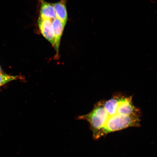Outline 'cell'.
Segmentation results:
<instances>
[{
	"mask_svg": "<svg viewBox=\"0 0 157 157\" xmlns=\"http://www.w3.org/2000/svg\"><path fill=\"white\" fill-rule=\"evenodd\" d=\"M109 117L104 108L103 101L98 102L93 109L87 114L78 117V119L84 120L90 123L94 139L98 140L102 137V133Z\"/></svg>",
	"mask_w": 157,
	"mask_h": 157,
	"instance_id": "6da1fadb",
	"label": "cell"
},
{
	"mask_svg": "<svg viewBox=\"0 0 157 157\" xmlns=\"http://www.w3.org/2000/svg\"><path fill=\"white\" fill-rule=\"evenodd\" d=\"M140 117L137 115H125L117 113L109 116L102 133V137L129 127H140Z\"/></svg>",
	"mask_w": 157,
	"mask_h": 157,
	"instance_id": "7a4b0ae2",
	"label": "cell"
},
{
	"mask_svg": "<svg viewBox=\"0 0 157 157\" xmlns=\"http://www.w3.org/2000/svg\"><path fill=\"white\" fill-rule=\"evenodd\" d=\"M38 24L41 34L54 47L55 40L52 21L39 17Z\"/></svg>",
	"mask_w": 157,
	"mask_h": 157,
	"instance_id": "3957f363",
	"label": "cell"
},
{
	"mask_svg": "<svg viewBox=\"0 0 157 157\" xmlns=\"http://www.w3.org/2000/svg\"><path fill=\"white\" fill-rule=\"evenodd\" d=\"M55 45L54 48L56 51V54L59 52L60 42L65 24L57 18L52 21Z\"/></svg>",
	"mask_w": 157,
	"mask_h": 157,
	"instance_id": "277c9868",
	"label": "cell"
},
{
	"mask_svg": "<svg viewBox=\"0 0 157 157\" xmlns=\"http://www.w3.org/2000/svg\"><path fill=\"white\" fill-rule=\"evenodd\" d=\"M40 1L41 7L39 17L52 21L56 18L53 4L47 2L44 0H40Z\"/></svg>",
	"mask_w": 157,
	"mask_h": 157,
	"instance_id": "5b68a950",
	"label": "cell"
},
{
	"mask_svg": "<svg viewBox=\"0 0 157 157\" xmlns=\"http://www.w3.org/2000/svg\"><path fill=\"white\" fill-rule=\"evenodd\" d=\"M67 0H61L53 4L56 18L66 24L67 20V12L66 8Z\"/></svg>",
	"mask_w": 157,
	"mask_h": 157,
	"instance_id": "8992f818",
	"label": "cell"
},
{
	"mask_svg": "<svg viewBox=\"0 0 157 157\" xmlns=\"http://www.w3.org/2000/svg\"><path fill=\"white\" fill-rule=\"evenodd\" d=\"M20 78V77L18 76H11L0 73V87L10 82Z\"/></svg>",
	"mask_w": 157,
	"mask_h": 157,
	"instance_id": "52a82bcc",
	"label": "cell"
},
{
	"mask_svg": "<svg viewBox=\"0 0 157 157\" xmlns=\"http://www.w3.org/2000/svg\"><path fill=\"white\" fill-rule=\"evenodd\" d=\"M1 66H0V73H1Z\"/></svg>",
	"mask_w": 157,
	"mask_h": 157,
	"instance_id": "ba28073f",
	"label": "cell"
}]
</instances>
